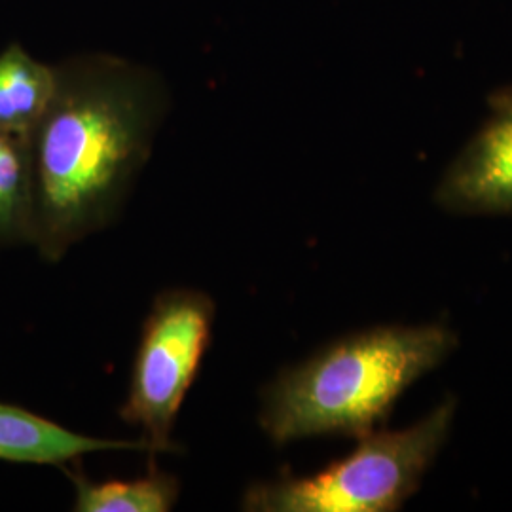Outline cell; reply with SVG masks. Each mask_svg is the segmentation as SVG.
Wrapping results in <instances>:
<instances>
[{
	"mask_svg": "<svg viewBox=\"0 0 512 512\" xmlns=\"http://www.w3.org/2000/svg\"><path fill=\"white\" fill-rule=\"evenodd\" d=\"M55 92L31 148V245L59 262L109 228L152 152L167 109L158 74L114 55L55 67Z\"/></svg>",
	"mask_w": 512,
	"mask_h": 512,
	"instance_id": "6da1fadb",
	"label": "cell"
},
{
	"mask_svg": "<svg viewBox=\"0 0 512 512\" xmlns=\"http://www.w3.org/2000/svg\"><path fill=\"white\" fill-rule=\"evenodd\" d=\"M444 325L374 327L349 334L264 389L258 423L283 446L342 435L361 439L389 416L404 391L456 349Z\"/></svg>",
	"mask_w": 512,
	"mask_h": 512,
	"instance_id": "7a4b0ae2",
	"label": "cell"
},
{
	"mask_svg": "<svg viewBox=\"0 0 512 512\" xmlns=\"http://www.w3.org/2000/svg\"><path fill=\"white\" fill-rule=\"evenodd\" d=\"M456 401L446 399L403 431H372L357 448L311 476H283L251 486L243 511L393 512L420 486L450 435Z\"/></svg>",
	"mask_w": 512,
	"mask_h": 512,
	"instance_id": "3957f363",
	"label": "cell"
},
{
	"mask_svg": "<svg viewBox=\"0 0 512 512\" xmlns=\"http://www.w3.org/2000/svg\"><path fill=\"white\" fill-rule=\"evenodd\" d=\"M215 313L213 298L192 289L164 291L150 306L120 410L143 431L150 454L175 452L171 433L209 348Z\"/></svg>",
	"mask_w": 512,
	"mask_h": 512,
	"instance_id": "277c9868",
	"label": "cell"
},
{
	"mask_svg": "<svg viewBox=\"0 0 512 512\" xmlns=\"http://www.w3.org/2000/svg\"><path fill=\"white\" fill-rule=\"evenodd\" d=\"M490 114L448 165L435 203L456 215L512 213V88L492 93Z\"/></svg>",
	"mask_w": 512,
	"mask_h": 512,
	"instance_id": "5b68a950",
	"label": "cell"
},
{
	"mask_svg": "<svg viewBox=\"0 0 512 512\" xmlns=\"http://www.w3.org/2000/svg\"><path fill=\"white\" fill-rule=\"evenodd\" d=\"M147 450L143 439H97L74 433L25 408L0 403V461L65 467L93 452Z\"/></svg>",
	"mask_w": 512,
	"mask_h": 512,
	"instance_id": "8992f818",
	"label": "cell"
},
{
	"mask_svg": "<svg viewBox=\"0 0 512 512\" xmlns=\"http://www.w3.org/2000/svg\"><path fill=\"white\" fill-rule=\"evenodd\" d=\"M55 67L44 65L19 44L0 52V128L29 137L55 92Z\"/></svg>",
	"mask_w": 512,
	"mask_h": 512,
	"instance_id": "52a82bcc",
	"label": "cell"
},
{
	"mask_svg": "<svg viewBox=\"0 0 512 512\" xmlns=\"http://www.w3.org/2000/svg\"><path fill=\"white\" fill-rule=\"evenodd\" d=\"M76 512H167L179 497V480L164 471H152L137 480L92 482L80 471H69Z\"/></svg>",
	"mask_w": 512,
	"mask_h": 512,
	"instance_id": "ba28073f",
	"label": "cell"
},
{
	"mask_svg": "<svg viewBox=\"0 0 512 512\" xmlns=\"http://www.w3.org/2000/svg\"><path fill=\"white\" fill-rule=\"evenodd\" d=\"M31 217L29 137L0 128V245H31Z\"/></svg>",
	"mask_w": 512,
	"mask_h": 512,
	"instance_id": "9c48e42d",
	"label": "cell"
}]
</instances>
